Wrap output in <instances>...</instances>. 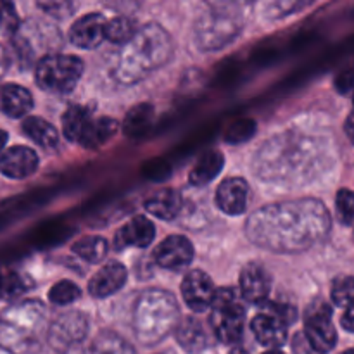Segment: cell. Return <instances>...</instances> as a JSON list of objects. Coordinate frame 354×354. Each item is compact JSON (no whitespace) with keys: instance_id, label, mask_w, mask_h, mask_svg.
I'll use <instances>...</instances> for the list:
<instances>
[{"instance_id":"cell-33","label":"cell","mask_w":354,"mask_h":354,"mask_svg":"<svg viewBox=\"0 0 354 354\" xmlns=\"http://www.w3.org/2000/svg\"><path fill=\"white\" fill-rule=\"evenodd\" d=\"M332 301L337 306H349L353 303V279L349 275H341L332 283Z\"/></svg>"},{"instance_id":"cell-22","label":"cell","mask_w":354,"mask_h":354,"mask_svg":"<svg viewBox=\"0 0 354 354\" xmlns=\"http://www.w3.org/2000/svg\"><path fill=\"white\" fill-rule=\"evenodd\" d=\"M175 337L183 348V351L190 354L203 353L209 346V339L204 330V325L194 317H187L185 320L176 325Z\"/></svg>"},{"instance_id":"cell-19","label":"cell","mask_w":354,"mask_h":354,"mask_svg":"<svg viewBox=\"0 0 354 354\" xmlns=\"http://www.w3.org/2000/svg\"><path fill=\"white\" fill-rule=\"evenodd\" d=\"M251 330L256 341L270 349H279L287 341V325L270 313H259L252 318Z\"/></svg>"},{"instance_id":"cell-17","label":"cell","mask_w":354,"mask_h":354,"mask_svg":"<svg viewBox=\"0 0 354 354\" xmlns=\"http://www.w3.org/2000/svg\"><path fill=\"white\" fill-rule=\"evenodd\" d=\"M156 235V227L147 216H138L131 218L128 223H124L120 230L116 232V237H114V245H116L118 251H123V249L130 248H149L154 241Z\"/></svg>"},{"instance_id":"cell-28","label":"cell","mask_w":354,"mask_h":354,"mask_svg":"<svg viewBox=\"0 0 354 354\" xmlns=\"http://www.w3.org/2000/svg\"><path fill=\"white\" fill-rule=\"evenodd\" d=\"M92 120V111L85 106H69L68 111L62 114V131L69 142H78L83 128Z\"/></svg>"},{"instance_id":"cell-40","label":"cell","mask_w":354,"mask_h":354,"mask_svg":"<svg viewBox=\"0 0 354 354\" xmlns=\"http://www.w3.org/2000/svg\"><path fill=\"white\" fill-rule=\"evenodd\" d=\"M7 64H9V61H7V54L6 50H3L2 45H0V78H2L3 73H6Z\"/></svg>"},{"instance_id":"cell-6","label":"cell","mask_w":354,"mask_h":354,"mask_svg":"<svg viewBox=\"0 0 354 354\" xmlns=\"http://www.w3.org/2000/svg\"><path fill=\"white\" fill-rule=\"evenodd\" d=\"M245 308L241 294L232 287L214 290L211 303V327L220 342L227 346L239 344L244 335Z\"/></svg>"},{"instance_id":"cell-16","label":"cell","mask_w":354,"mask_h":354,"mask_svg":"<svg viewBox=\"0 0 354 354\" xmlns=\"http://www.w3.org/2000/svg\"><path fill=\"white\" fill-rule=\"evenodd\" d=\"M249 183L244 178H227L216 190V206L230 216H239L248 209Z\"/></svg>"},{"instance_id":"cell-12","label":"cell","mask_w":354,"mask_h":354,"mask_svg":"<svg viewBox=\"0 0 354 354\" xmlns=\"http://www.w3.org/2000/svg\"><path fill=\"white\" fill-rule=\"evenodd\" d=\"M272 290V275L261 263H249L241 272V297L248 303L261 306L268 301Z\"/></svg>"},{"instance_id":"cell-27","label":"cell","mask_w":354,"mask_h":354,"mask_svg":"<svg viewBox=\"0 0 354 354\" xmlns=\"http://www.w3.org/2000/svg\"><path fill=\"white\" fill-rule=\"evenodd\" d=\"M85 354H137L133 346L114 332H100Z\"/></svg>"},{"instance_id":"cell-3","label":"cell","mask_w":354,"mask_h":354,"mask_svg":"<svg viewBox=\"0 0 354 354\" xmlns=\"http://www.w3.org/2000/svg\"><path fill=\"white\" fill-rule=\"evenodd\" d=\"M173 52L175 45L168 31L156 23L145 24L121 50L116 78L127 85L140 82L149 73L168 64Z\"/></svg>"},{"instance_id":"cell-43","label":"cell","mask_w":354,"mask_h":354,"mask_svg":"<svg viewBox=\"0 0 354 354\" xmlns=\"http://www.w3.org/2000/svg\"><path fill=\"white\" fill-rule=\"evenodd\" d=\"M62 354H85V349H82L80 346H76V348L68 349V351H64Z\"/></svg>"},{"instance_id":"cell-23","label":"cell","mask_w":354,"mask_h":354,"mask_svg":"<svg viewBox=\"0 0 354 354\" xmlns=\"http://www.w3.org/2000/svg\"><path fill=\"white\" fill-rule=\"evenodd\" d=\"M144 207L152 216L169 221L182 211V196L175 189H161L145 199Z\"/></svg>"},{"instance_id":"cell-34","label":"cell","mask_w":354,"mask_h":354,"mask_svg":"<svg viewBox=\"0 0 354 354\" xmlns=\"http://www.w3.org/2000/svg\"><path fill=\"white\" fill-rule=\"evenodd\" d=\"M337 218L344 227H351L353 223V192L349 189H342L337 192L335 199Z\"/></svg>"},{"instance_id":"cell-24","label":"cell","mask_w":354,"mask_h":354,"mask_svg":"<svg viewBox=\"0 0 354 354\" xmlns=\"http://www.w3.org/2000/svg\"><path fill=\"white\" fill-rule=\"evenodd\" d=\"M225 166V156L220 151H207L199 158L189 173V183L194 187H203L213 182Z\"/></svg>"},{"instance_id":"cell-9","label":"cell","mask_w":354,"mask_h":354,"mask_svg":"<svg viewBox=\"0 0 354 354\" xmlns=\"http://www.w3.org/2000/svg\"><path fill=\"white\" fill-rule=\"evenodd\" d=\"M304 339L311 351L325 354L337 344V332L332 324V308L327 301L315 299L304 311Z\"/></svg>"},{"instance_id":"cell-29","label":"cell","mask_w":354,"mask_h":354,"mask_svg":"<svg viewBox=\"0 0 354 354\" xmlns=\"http://www.w3.org/2000/svg\"><path fill=\"white\" fill-rule=\"evenodd\" d=\"M137 30V23L131 17L116 16L113 19L106 21V33H104V37H106V40L124 47L135 37Z\"/></svg>"},{"instance_id":"cell-7","label":"cell","mask_w":354,"mask_h":354,"mask_svg":"<svg viewBox=\"0 0 354 354\" xmlns=\"http://www.w3.org/2000/svg\"><path fill=\"white\" fill-rule=\"evenodd\" d=\"M83 75V61L76 55H44L37 62L35 80L41 90L54 95H64L75 90Z\"/></svg>"},{"instance_id":"cell-20","label":"cell","mask_w":354,"mask_h":354,"mask_svg":"<svg viewBox=\"0 0 354 354\" xmlns=\"http://www.w3.org/2000/svg\"><path fill=\"white\" fill-rule=\"evenodd\" d=\"M33 109V95L16 83L0 85V113L9 118H23Z\"/></svg>"},{"instance_id":"cell-15","label":"cell","mask_w":354,"mask_h":354,"mask_svg":"<svg viewBox=\"0 0 354 354\" xmlns=\"http://www.w3.org/2000/svg\"><path fill=\"white\" fill-rule=\"evenodd\" d=\"M106 17L99 12H90L80 17L69 30V40L80 48H95L106 40Z\"/></svg>"},{"instance_id":"cell-45","label":"cell","mask_w":354,"mask_h":354,"mask_svg":"<svg viewBox=\"0 0 354 354\" xmlns=\"http://www.w3.org/2000/svg\"><path fill=\"white\" fill-rule=\"evenodd\" d=\"M263 354H286V353H282V351H280V349H270V351H266V353H263Z\"/></svg>"},{"instance_id":"cell-38","label":"cell","mask_w":354,"mask_h":354,"mask_svg":"<svg viewBox=\"0 0 354 354\" xmlns=\"http://www.w3.org/2000/svg\"><path fill=\"white\" fill-rule=\"evenodd\" d=\"M232 130H235V131L239 130V135H235V137L232 138L230 142L248 140V138H249V137H252V133H254L256 124H254V121H251V120H248V121H241V123H235L234 127H232Z\"/></svg>"},{"instance_id":"cell-37","label":"cell","mask_w":354,"mask_h":354,"mask_svg":"<svg viewBox=\"0 0 354 354\" xmlns=\"http://www.w3.org/2000/svg\"><path fill=\"white\" fill-rule=\"evenodd\" d=\"M38 7L44 9L47 14H52V16L59 17V19L69 16L73 10V3H66V2H48V3L40 2L38 3Z\"/></svg>"},{"instance_id":"cell-42","label":"cell","mask_w":354,"mask_h":354,"mask_svg":"<svg viewBox=\"0 0 354 354\" xmlns=\"http://www.w3.org/2000/svg\"><path fill=\"white\" fill-rule=\"evenodd\" d=\"M7 138H9V135H7V131L0 130V154H2L3 147H6V144H7Z\"/></svg>"},{"instance_id":"cell-39","label":"cell","mask_w":354,"mask_h":354,"mask_svg":"<svg viewBox=\"0 0 354 354\" xmlns=\"http://www.w3.org/2000/svg\"><path fill=\"white\" fill-rule=\"evenodd\" d=\"M341 325L344 327L346 332H351L354 330V318H353V303L349 304V306L344 308V315H342V320H341Z\"/></svg>"},{"instance_id":"cell-41","label":"cell","mask_w":354,"mask_h":354,"mask_svg":"<svg viewBox=\"0 0 354 354\" xmlns=\"http://www.w3.org/2000/svg\"><path fill=\"white\" fill-rule=\"evenodd\" d=\"M346 131H348L349 140H353V114H349L348 121H346Z\"/></svg>"},{"instance_id":"cell-26","label":"cell","mask_w":354,"mask_h":354,"mask_svg":"<svg viewBox=\"0 0 354 354\" xmlns=\"http://www.w3.org/2000/svg\"><path fill=\"white\" fill-rule=\"evenodd\" d=\"M154 107L147 102L131 107V109L128 111L127 118H124V135L130 138H138L142 137V135L147 133V131L151 130L152 123H154Z\"/></svg>"},{"instance_id":"cell-32","label":"cell","mask_w":354,"mask_h":354,"mask_svg":"<svg viewBox=\"0 0 354 354\" xmlns=\"http://www.w3.org/2000/svg\"><path fill=\"white\" fill-rule=\"evenodd\" d=\"M82 296V290L71 280H61L55 283L48 292V301L55 306H66V304L75 303L78 297Z\"/></svg>"},{"instance_id":"cell-18","label":"cell","mask_w":354,"mask_h":354,"mask_svg":"<svg viewBox=\"0 0 354 354\" xmlns=\"http://www.w3.org/2000/svg\"><path fill=\"white\" fill-rule=\"evenodd\" d=\"M128 272L124 265L118 261H109L92 277L88 282V292L92 297L104 299L116 294L127 283Z\"/></svg>"},{"instance_id":"cell-44","label":"cell","mask_w":354,"mask_h":354,"mask_svg":"<svg viewBox=\"0 0 354 354\" xmlns=\"http://www.w3.org/2000/svg\"><path fill=\"white\" fill-rule=\"evenodd\" d=\"M230 354H249V353L244 351V349H241V348H234L230 351Z\"/></svg>"},{"instance_id":"cell-8","label":"cell","mask_w":354,"mask_h":354,"mask_svg":"<svg viewBox=\"0 0 354 354\" xmlns=\"http://www.w3.org/2000/svg\"><path fill=\"white\" fill-rule=\"evenodd\" d=\"M244 28L241 14L214 9L196 23V44L203 50H218L232 44Z\"/></svg>"},{"instance_id":"cell-4","label":"cell","mask_w":354,"mask_h":354,"mask_svg":"<svg viewBox=\"0 0 354 354\" xmlns=\"http://www.w3.org/2000/svg\"><path fill=\"white\" fill-rule=\"evenodd\" d=\"M180 324V308L173 294L162 289H149L133 304L135 337L145 346L165 341Z\"/></svg>"},{"instance_id":"cell-10","label":"cell","mask_w":354,"mask_h":354,"mask_svg":"<svg viewBox=\"0 0 354 354\" xmlns=\"http://www.w3.org/2000/svg\"><path fill=\"white\" fill-rule=\"evenodd\" d=\"M88 334V318L82 311H69L55 318L48 327L47 339L55 351H68L83 342Z\"/></svg>"},{"instance_id":"cell-13","label":"cell","mask_w":354,"mask_h":354,"mask_svg":"<svg viewBox=\"0 0 354 354\" xmlns=\"http://www.w3.org/2000/svg\"><path fill=\"white\" fill-rule=\"evenodd\" d=\"M194 245L183 235H169L154 251L156 265L166 270H182L192 263Z\"/></svg>"},{"instance_id":"cell-31","label":"cell","mask_w":354,"mask_h":354,"mask_svg":"<svg viewBox=\"0 0 354 354\" xmlns=\"http://www.w3.org/2000/svg\"><path fill=\"white\" fill-rule=\"evenodd\" d=\"M21 26L16 6L12 2L0 0V40H9Z\"/></svg>"},{"instance_id":"cell-35","label":"cell","mask_w":354,"mask_h":354,"mask_svg":"<svg viewBox=\"0 0 354 354\" xmlns=\"http://www.w3.org/2000/svg\"><path fill=\"white\" fill-rule=\"evenodd\" d=\"M26 286H24V279L17 273H9V275L2 277V283H0V297L3 299H12V297L19 296L24 292Z\"/></svg>"},{"instance_id":"cell-25","label":"cell","mask_w":354,"mask_h":354,"mask_svg":"<svg viewBox=\"0 0 354 354\" xmlns=\"http://www.w3.org/2000/svg\"><path fill=\"white\" fill-rule=\"evenodd\" d=\"M24 133L31 138L37 145H40L41 149H47L52 151L59 145V131L55 130L54 124H50L48 121H45L44 118L38 116H30L23 121L21 124Z\"/></svg>"},{"instance_id":"cell-36","label":"cell","mask_w":354,"mask_h":354,"mask_svg":"<svg viewBox=\"0 0 354 354\" xmlns=\"http://www.w3.org/2000/svg\"><path fill=\"white\" fill-rule=\"evenodd\" d=\"M261 308L265 310V313L273 315L279 320H282L286 325H290L296 322V308L290 306V304H282V303H268L266 301L265 304H261Z\"/></svg>"},{"instance_id":"cell-30","label":"cell","mask_w":354,"mask_h":354,"mask_svg":"<svg viewBox=\"0 0 354 354\" xmlns=\"http://www.w3.org/2000/svg\"><path fill=\"white\" fill-rule=\"evenodd\" d=\"M107 251H109V245H107L106 239L97 237V235L80 239V241L73 245V252H75L78 258L85 259V261L88 263L104 261Z\"/></svg>"},{"instance_id":"cell-1","label":"cell","mask_w":354,"mask_h":354,"mask_svg":"<svg viewBox=\"0 0 354 354\" xmlns=\"http://www.w3.org/2000/svg\"><path fill=\"white\" fill-rule=\"evenodd\" d=\"M330 214L318 199H294L268 204L245 225L249 241L273 252H301L325 241Z\"/></svg>"},{"instance_id":"cell-47","label":"cell","mask_w":354,"mask_h":354,"mask_svg":"<svg viewBox=\"0 0 354 354\" xmlns=\"http://www.w3.org/2000/svg\"><path fill=\"white\" fill-rule=\"evenodd\" d=\"M0 283H2V277H0Z\"/></svg>"},{"instance_id":"cell-5","label":"cell","mask_w":354,"mask_h":354,"mask_svg":"<svg viewBox=\"0 0 354 354\" xmlns=\"http://www.w3.org/2000/svg\"><path fill=\"white\" fill-rule=\"evenodd\" d=\"M45 308L40 301L14 304L0 318V348L10 354H30L40 346L38 330L44 325Z\"/></svg>"},{"instance_id":"cell-2","label":"cell","mask_w":354,"mask_h":354,"mask_svg":"<svg viewBox=\"0 0 354 354\" xmlns=\"http://www.w3.org/2000/svg\"><path fill=\"white\" fill-rule=\"evenodd\" d=\"M328 145L306 135H282L263 145L256 156V175L265 182H294V178L315 176L324 168Z\"/></svg>"},{"instance_id":"cell-21","label":"cell","mask_w":354,"mask_h":354,"mask_svg":"<svg viewBox=\"0 0 354 354\" xmlns=\"http://www.w3.org/2000/svg\"><path fill=\"white\" fill-rule=\"evenodd\" d=\"M118 128H120V123L114 118H92L85 124V128H83L82 135L78 138V144L85 149L102 147L106 142H109L116 135Z\"/></svg>"},{"instance_id":"cell-46","label":"cell","mask_w":354,"mask_h":354,"mask_svg":"<svg viewBox=\"0 0 354 354\" xmlns=\"http://www.w3.org/2000/svg\"><path fill=\"white\" fill-rule=\"evenodd\" d=\"M342 354H354V351H353V349H346V351Z\"/></svg>"},{"instance_id":"cell-11","label":"cell","mask_w":354,"mask_h":354,"mask_svg":"<svg viewBox=\"0 0 354 354\" xmlns=\"http://www.w3.org/2000/svg\"><path fill=\"white\" fill-rule=\"evenodd\" d=\"M182 296L187 306L196 313L209 310L214 297V283L203 270H192L182 282Z\"/></svg>"},{"instance_id":"cell-14","label":"cell","mask_w":354,"mask_h":354,"mask_svg":"<svg viewBox=\"0 0 354 354\" xmlns=\"http://www.w3.org/2000/svg\"><path fill=\"white\" fill-rule=\"evenodd\" d=\"M38 169V156L33 149L16 145L0 154V173L7 178L24 180Z\"/></svg>"}]
</instances>
